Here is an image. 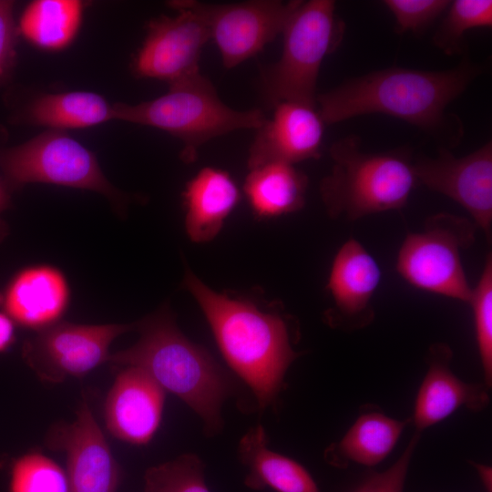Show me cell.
Returning a JSON list of instances; mask_svg holds the SVG:
<instances>
[{"label": "cell", "instance_id": "obj_22", "mask_svg": "<svg viewBox=\"0 0 492 492\" xmlns=\"http://www.w3.org/2000/svg\"><path fill=\"white\" fill-rule=\"evenodd\" d=\"M31 124L61 130L85 128L114 119L113 105L90 91L45 94L26 109Z\"/></svg>", "mask_w": 492, "mask_h": 492}, {"label": "cell", "instance_id": "obj_11", "mask_svg": "<svg viewBox=\"0 0 492 492\" xmlns=\"http://www.w3.org/2000/svg\"><path fill=\"white\" fill-rule=\"evenodd\" d=\"M418 185L452 199L464 208L487 241L492 232V143L457 158L441 149L436 158L413 161Z\"/></svg>", "mask_w": 492, "mask_h": 492}, {"label": "cell", "instance_id": "obj_19", "mask_svg": "<svg viewBox=\"0 0 492 492\" xmlns=\"http://www.w3.org/2000/svg\"><path fill=\"white\" fill-rule=\"evenodd\" d=\"M240 196L237 185L227 172L210 167L200 169L183 192L185 228L190 239L206 242L215 238Z\"/></svg>", "mask_w": 492, "mask_h": 492}, {"label": "cell", "instance_id": "obj_18", "mask_svg": "<svg viewBox=\"0 0 492 492\" xmlns=\"http://www.w3.org/2000/svg\"><path fill=\"white\" fill-rule=\"evenodd\" d=\"M428 370L418 390L414 409V424L421 432L462 406L480 410L488 403L486 388L466 384L450 369L452 351L438 343L429 348Z\"/></svg>", "mask_w": 492, "mask_h": 492}, {"label": "cell", "instance_id": "obj_28", "mask_svg": "<svg viewBox=\"0 0 492 492\" xmlns=\"http://www.w3.org/2000/svg\"><path fill=\"white\" fill-rule=\"evenodd\" d=\"M474 317L476 340L487 386L492 381V256L487 254L480 278L472 288L469 302Z\"/></svg>", "mask_w": 492, "mask_h": 492}, {"label": "cell", "instance_id": "obj_34", "mask_svg": "<svg viewBox=\"0 0 492 492\" xmlns=\"http://www.w3.org/2000/svg\"><path fill=\"white\" fill-rule=\"evenodd\" d=\"M476 465V468L486 489L491 492V467L484 465Z\"/></svg>", "mask_w": 492, "mask_h": 492}, {"label": "cell", "instance_id": "obj_2", "mask_svg": "<svg viewBox=\"0 0 492 492\" xmlns=\"http://www.w3.org/2000/svg\"><path fill=\"white\" fill-rule=\"evenodd\" d=\"M480 68L463 62L443 71L391 67L355 77L316 97L324 124L366 114H385L436 133L445 128L447 106Z\"/></svg>", "mask_w": 492, "mask_h": 492}, {"label": "cell", "instance_id": "obj_31", "mask_svg": "<svg viewBox=\"0 0 492 492\" xmlns=\"http://www.w3.org/2000/svg\"><path fill=\"white\" fill-rule=\"evenodd\" d=\"M14 5L13 1L0 0V87L10 78L15 65L18 28Z\"/></svg>", "mask_w": 492, "mask_h": 492}, {"label": "cell", "instance_id": "obj_30", "mask_svg": "<svg viewBox=\"0 0 492 492\" xmlns=\"http://www.w3.org/2000/svg\"><path fill=\"white\" fill-rule=\"evenodd\" d=\"M420 437V432L411 438L402 456L388 469L374 473L351 492H403L409 464Z\"/></svg>", "mask_w": 492, "mask_h": 492}, {"label": "cell", "instance_id": "obj_4", "mask_svg": "<svg viewBox=\"0 0 492 492\" xmlns=\"http://www.w3.org/2000/svg\"><path fill=\"white\" fill-rule=\"evenodd\" d=\"M356 136L333 142V167L320 183V195L333 219L356 220L379 212L400 210L418 186L407 151L366 153Z\"/></svg>", "mask_w": 492, "mask_h": 492}, {"label": "cell", "instance_id": "obj_26", "mask_svg": "<svg viewBox=\"0 0 492 492\" xmlns=\"http://www.w3.org/2000/svg\"><path fill=\"white\" fill-rule=\"evenodd\" d=\"M204 465L194 454L149 467L144 475L145 492H210Z\"/></svg>", "mask_w": 492, "mask_h": 492}, {"label": "cell", "instance_id": "obj_9", "mask_svg": "<svg viewBox=\"0 0 492 492\" xmlns=\"http://www.w3.org/2000/svg\"><path fill=\"white\" fill-rule=\"evenodd\" d=\"M299 1L251 0L212 4L197 0L168 2L171 8H184L208 27L226 68H233L259 53L282 34Z\"/></svg>", "mask_w": 492, "mask_h": 492}, {"label": "cell", "instance_id": "obj_8", "mask_svg": "<svg viewBox=\"0 0 492 492\" xmlns=\"http://www.w3.org/2000/svg\"><path fill=\"white\" fill-rule=\"evenodd\" d=\"M0 168L13 187L48 183L96 191L118 206L123 202L124 196L105 177L94 153L61 130L48 129L0 150Z\"/></svg>", "mask_w": 492, "mask_h": 492}, {"label": "cell", "instance_id": "obj_32", "mask_svg": "<svg viewBox=\"0 0 492 492\" xmlns=\"http://www.w3.org/2000/svg\"><path fill=\"white\" fill-rule=\"evenodd\" d=\"M15 324L4 308L0 292V353L7 350L15 342Z\"/></svg>", "mask_w": 492, "mask_h": 492}, {"label": "cell", "instance_id": "obj_24", "mask_svg": "<svg viewBox=\"0 0 492 492\" xmlns=\"http://www.w3.org/2000/svg\"><path fill=\"white\" fill-rule=\"evenodd\" d=\"M83 9V2L78 0L33 1L21 15L18 32L39 48L61 50L75 39Z\"/></svg>", "mask_w": 492, "mask_h": 492}, {"label": "cell", "instance_id": "obj_20", "mask_svg": "<svg viewBox=\"0 0 492 492\" xmlns=\"http://www.w3.org/2000/svg\"><path fill=\"white\" fill-rule=\"evenodd\" d=\"M239 458L247 466L245 485L251 489L276 492H320L314 479L301 464L268 447L267 436L257 425L241 437Z\"/></svg>", "mask_w": 492, "mask_h": 492}, {"label": "cell", "instance_id": "obj_33", "mask_svg": "<svg viewBox=\"0 0 492 492\" xmlns=\"http://www.w3.org/2000/svg\"><path fill=\"white\" fill-rule=\"evenodd\" d=\"M10 205V196L9 193L4 185V183L0 180V241L5 236L6 234V228L5 224L2 219V214L4 211L9 207Z\"/></svg>", "mask_w": 492, "mask_h": 492}, {"label": "cell", "instance_id": "obj_14", "mask_svg": "<svg viewBox=\"0 0 492 492\" xmlns=\"http://www.w3.org/2000/svg\"><path fill=\"white\" fill-rule=\"evenodd\" d=\"M272 108V117L256 129L249 148V170L269 163L294 165L319 158L324 122L315 106L283 101Z\"/></svg>", "mask_w": 492, "mask_h": 492}, {"label": "cell", "instance_id": "obj_3", "mask_svg": "<svg viewBox=\"0 0 492 492\" xmlns=\"http://www.w3.org/2000/svg\"><path fill=\"white\" fill-rule=\"evenodd\" d=\"M136 329L140 333L138 342L110 354L108 362L143 370L199 415L209 435L218 433L231 387L213 358L184 336L167 307L137 322Z\"/></svg>", "mask_w": 492, "mask_h": 492}, {"label": "cell", "instance_id": "obj_6", "mask_svg": "<svg viewBox=\"0 0 492 492\" xmlns=\"http://www.w3.org/2000/svg\"><path fill=\"white\" fill-rule=\"evenodd\" d=\"M343 28L333 1H299L281 34V57L262 72V95L271 107L283 101L316 105L321 65L341 42Z\"/></svg>", "mask_w": 492, "mask_h": 492}, {"label": "cell", "instance_id": "obj_1", "mask_svg": "<svg viewBox=\"0 0 492 492\" xmlns=\"http://www.w3.org/2000/svg\"><path fill=\"white\" fill-rule=\"evenodd\" d=\"M183 286L200 305L230 367L251 388L260 408H267L275 402L288 368L299 356L285 319L248 301L216 292L190 271Z\"/></svg>", "mask_w": 492, "mask_h": 492}, {"label": "cell", "instance_id": "obj_12", "mask_svg": "<svg viewBox=\"0 0 492 492\" xmlns=\"http://www.w3.org/2000/svg\"><path fill=\"white\" fill-rule=\"evenodd\" d=\"M173 9L175 15H160L148 24L146 37L133 61L138 77L170 85L200 73L199 61L210 39L209 29L190 11Z\"/></svg>", "mask_w": 492, "mask_h": 492}, {"label": "cell", "instance_id": "obj_27", "mask_svg": "<svg viewBox=\"0 0 492 492\" xmlns=\"http://www.w3.org/2000/svg\"><path fill=\"white\" fill-rule=\"evenodd\" d=\"M9 492H68L67 473L50 457L29 453L13 464Z\"/></svg>", "mask_w": 492, "mask_h": 492}, {"label": "cell", "instance_id": "obj_21", "mask_svg": "<svg viewBox=\"0 0 492 492\" xmlns=\"http://www.w3.org/2000/svg\"><path fill=\"white\" fill-rule=\"evenodd\" d=\"M308 178L287 163H269L250 169L243 190L254 214L273 218L302 209Z\"/></svg>", "mask_w": 492, "mask_h": 492}, {"label": "cell", "instance_id": "obj_25", "mask_svg": "<svg viewBox=\"0 0 492 492\" xmlns=\"http://www.w3.org/2000/svg\"><path fill=\"white\" fill-rule=\"evenodd\" d=\"M446 18L436 31L434 42L447 55L458 54L466 31L492 26L491 0H456L451 2Z\"/></svg>", "mask_w": 492, "mask_h": 492}, {"label": "cell", "instance_id": "obj_5", "mask_svg": "<svg viewBox=\"0 0 492 492\" xmlns=\"http://www.w3.org/2000/svg\"><path fill=\"white\" fill-rule=\"evenodd\" d=\"M169 91L138 104H113L114 119L149 126L180 139V159L193 162L208 141L240 129H257L266 119L258 108L236 110L218 96L210 80L199 73L169 85Z\"/></svg>", "mask_w": 492, "mask_h": 492}, {"label": "cell", "instance_id": "obj_10", "mask_svg": "<svg viewBox=\"0 0 492 492\" xmlns=\"http://www.w3.org/2000/svg\"><path fill=\"white\" fill-rule=\"evenodd\" d=\"M133 329L136 323L78 324L60 321L26 340L22 354L41 380L61 383L83 377L108 362L112 342Z\"/></svg>", "mask_w": 492, "mask_h": 492}, {"label": "cell", "instance_id": "obj_29", "mask_svg": "<svg viewBox=\"0 0 492 492\" xmlns=\"http://www.w3.org/2000/svg\"><path fill=\"white\" fill-rule=\"evenodd\" d=\"M447 0H385L384 5L395 18L396 31L422 32L450 5Z\"/></svg>", "mask_w": 492, "mask_h": 492}, {"label": "cell", "instance_id": "obj_23", "mask_svg": "<svg viewBox=\"0 0 492 492\" xmlns=\"http://www.w3.org/2000/svg\"><path fill=\"white\" fill-rule=\"evenodd\" d=\"M406 422L379 412L364 413L341 441L328 448L326 458L335 465L350 460L374 466L392 452Z\"/></svg>", "mask_w": 492, "mask_h": 492}, {"label": "cell", "instance_id": "obj_15", "mask_svg": "<svg viewBox=\"0 0 492 492\" xmlns=\"http://www.w3.org/2000/svg\"><path fill=\"white\" fill-rule=\"evenodd\" d=\"M164 403L165 391L147 373L124 367L105 401L107 429L124 442L147 445L159 426Z\"/></svg>", "mask_w": 492, "mask_h": 492}, {"label": "cell", "instance_id": "obj_7", "mask_svg": "<svg viewBox=\"0 0 492 492\" xmlns=\"http://www.w3.org/2000/svg\"><path fill=\"white\" fill-rule=\"evenodd\" d=\"M477 228L468 219L447 212L428 217L422 231L404 240L397 272L417 289L468 302L472 288L461 251L473 244Z\"/></svg>", "mask_w": 492, "mask_h": 492}, {"label": "cell", "instance_id": "obj_13", "mask_svg": "<svg viewBox=\"0 0 492 492\" xmlns=\"http://www.w3.org/2000/svg\"><path fill=\"white\" fill-rule=\"evenodd\" d=\"M48 442L66 453L68 492H117L118 465L86 401L72 423L52 430Z\"/></svg>", "mask_w": 492, "mask_h": 492}, {"label": "cell", "instance_id": "obj_16", "mask_svg": "<svg viewBox=\"0 0 492 492\" xmlns=\"http://www.w3.org/2000/svg\"><path fill=\"white\" fill-rule=\"evenodd\" d=\"M380 280L374 258L357 240L346 241L334 256L327 283L338 324L356 329L371 323L372 299Z\"/></svg>", "mask_w": 492, "mask_h": 492}, {"label": "cell", "instance_id": "obj_17", "mask_svg": "<svg viewBox=\"0 0 492 492\" xmlns=\"http://www.w3.org/2000/svg\"><path fill=\"white\" fill-rule=\"evenodd\" d=\"M2 295L4 308L13 322L38 332L60 322L69 303L70 290L60 270L40 264L19 271Z\"/></svg>", "mask_w": 492, "mask_h": 492}]
</instances>
